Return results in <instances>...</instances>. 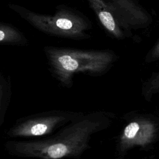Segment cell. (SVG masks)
I'll return each instance as SVG.
<instances>
[{
	"instance_id": "8992f818",
	"label": "cell",
	"mask_w": 159,
	"mask_h": 159,
	"mask_svg": "<svg viewBox=\"0 0 159 159\" xmlns=\"http://www.w3.org/2000/svg\"><path fill=\"white\" fill-rule=\"evenodd\" d=\"M86 1L109 35L119 40L132 37V30L117 17L107 0Z\"/></svg>"
},
{
	"instance_id": "8fae6325",
	"label": "cell",
	"mask_w": 159,
	"mask_h": 159,
	"mask_svg": "<svg viewBox=\"0 0 159 159\" xmlns=\"http://www.w3.org/2000/svg\"><path fill=\"white\" fill-rule=\"evenodd\" d=\"M159 60V39L148 50L145 57V61L147 63Z\"/></svg>"
},
{
	"instance_id": "52a82bcc",
	"label": "cell",
	"mask_w": 159,
	"mask_h": 159,
	"mask_svg": "<svg viewBox=\"0 0 159 159\" xmlns=\"http://www.w3.org/2000/svg\"><path fill=\"white\" fill-rule=\"evenodd\" d=\"M117 17L132 30L145 29L153 18L138 0H107Z\"/></svg>"
},
{
	"instance_id": "7c38bea8",
	"label": "cell",
	"mask_w": 159,
	"mask_h": 159,
	"mask_svg": "<svg viewBox=\"0 0 159 159\" xmlns=\"http://www.w3.org/2000/svg\"><path fill=\"white\" fill-rule=\"evenodd\" d=\"M116 159H124V157H117Z\"/></svg>"
},
{
	"instance_id": "6da1fadb",
	"label": "cell",
	"mask_w": 159,
	"mask_h": 159,
	"mask_svg": "<svg viewBox=\"0 0 159 159\" xmlns=\"http://www.w3.org/2000/svg\"><path fill=\"white\" fill-rule=\"evenodd\" d=\"M115 114L111 112L98 111L83 113L56 133L42 139L9 140L4 148L9 155L37 159L80 158L90 148L92 136L109 128Z\"/></svg>"
},
{
	"instance_id": "277c9868",
	"label": "cell",
	"mask_w": 159,
	"mask_h": 159,
	"mask_svg": "<svg viewBox=\"0 0 159 159\" xmlns=\"http://www.w3.org/2000/svg\"><path fill=\"white\" fill-rule=\"evenodd\" d=\"M125 124L120 132L116 145L118 157H124L131 149H152L159 141V117L152 114L130 112L123 116Z\"/></svg>"
},
{
	"instance_id": "ba28073f",
	"label": "cell",
	"mask_w": 159,
	"mask_h": 159,
	"mask_svg": "<svg viewBox=\"0 0 159 159\" xmlns=\"http://www.w3.org/2000/svg\"><path fill=\"white\" fill-rule=\"evenodd\" d=\"M27 40L17 28L9 24L0 22V43L23 45Z\"/></svg>"
},
{
	"instance_id": "5b68a950",
	"label": "cell",
	"mask_w": 159,
	"mask_h": 159,
	"mask_svg": "<svg viewBox=\"0 0 159 159\" xmlns=\"http://www.w3.org/2000/svg\"><path fill=\"white\" fill-rule=\"evenodd\" d=\"M84 112L52 110L17 119L6 131L9 138H35L48 136Z\"/></svg>"
},
{
	"instance_id": "7a4b0ae2",
	"label": "cell",
	"mask_w": 159,
	"mask_h": 159,
	"mask_svg": "<svg viewBox=\"0 0 159 159\" xmlns=\"http://www.w3.org/2000/svg\"><path fill=\"white\" fill-rule=\"evenodd\" d=\"M50 73L64 88L73 86L74 76L78 73L93 77L106 74L119 60L111 49H81L45 46Z\"/></svg>"
},
{
	"instance_id": "3957f363",
	"label": "cell",
	"mask_w": 159,
	"mask_h": 159,
	"mask_svg": "<svg viewBox=\"0 0 159 159\" xmlns=\"http://www.w3.org/2000/svg\"><path fill=\"white\" fill-rule=\"evenodd\" d=\"M9 7L32 26L49 35L75 40L91 37L93 22L83 12L68 6H58L53 15L34 12L14 4H9Z\"/></svg>"
},
{
	"instance_id": "30bf717a",
	"label": "cell",
	"mask_w": 159,
	"mask_h": 159,
	"mask_svg": "<svg viewBox=\"0 0 159 159\" xmlns=\"http://www.w3.org/2000/svg\"><path fill=\"white\" fill-rule=\"evenodd\" d=\"M159 94V70L153 72L151 75L143 82L142 94L147 101H150L153 97Z\"/></svg>"
},
{
	"instance_id": "9c48e42d",
	"label": "cell",
	"mask_w": 159,
	"mask_h": 159,
	"mask_svg": "<svg viewBox=\"0 0 159 159\" xmlns=\"http://www.w3.org/2000/svg\"><path fill=\"white\" fill-rule=\"evenodd\" d=\"M11 85L0 72V127L4 122L6 111L10 102Z\"/></svg>"
}]
</instances>
